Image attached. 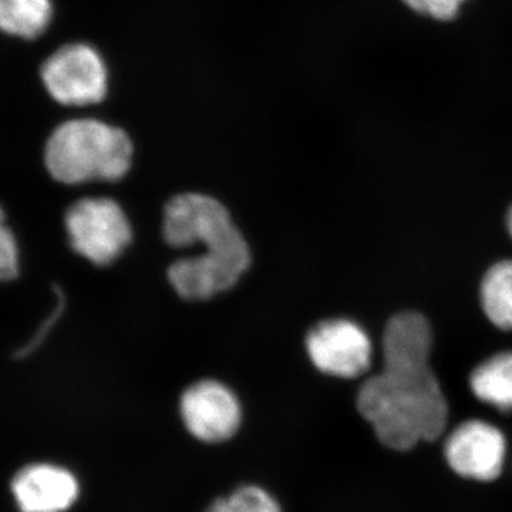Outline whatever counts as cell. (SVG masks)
Instances as JSON below:
<instances>
[{
	"label": "cell",
	"mask_w": 512,
	"mask_h": 512,
	"mask_svg": "<svg viewBox=\"0 0 512 512\" xmlns=\"http://www.w3.org/2000/svg\"><path fill=\"white\" fill-rule=\"evenodd\" d=\"M63 311V293L59 291V303H57V309L52 313L49 319L46 320L45 325L40 328L39 332L33 336V339L29 340L28 345L25 348H22L18 352L19 357H23L29 355L30 352H33L37 348V346L42 343V340L46 338L47 333H49V329L55 325L56 319L60 318V313Z\"/></svg>",
	"instance_id": "cell-18"
},
{
	"label": "cell",
	"mask_w": 512,
	"mask_h": 512,
	"mask_svg": "<svg viewBox=\"0 0 512 512\" xmlns=\"http://www.w3.org/2000/svg\"><path fill=\"white\" fill-rule=\"evenodd\" d=\"M251 261V248L244 241L234 247L178 259L168 268L167 278L174 292L185 301H208L238 285Z\"/></svg>",
	"instance_id": "cell-6"
},
{
	"label": "cell",
	"mask_w": 512,
	"mask_h": 512,
	"mask_svg": "<svg viewBox=\"0 0 512 512\" xmlns=\"http://www.w3.org/2000/svg\"><path fill=\"white\" fill-rule=\"evenodd\" d=\"M507 227H508V231H510V234L512 237V207H511L510 212H508Z\"/></svg>",
	"instance_id": "cell-19"
},
{
	"label": "cell",
	"mask_w": 512,
	"mask_h": 512,
	"mask_svg": "<svg viewBox=\"0 0 512 512\" xmlns=\"http://www.w3.org/2000/svg\"><path fill=\"white\" fill-rule=\"evenodd\" d=\"M383 365H430L433 330L421 313L394 315L384 329Z\"/></svg>",
	"instance_id": "cell-11"
},
{
	"label": "cell",
	"mask_w": 512,
	"mask_h": 512,
	"mask_svg": "<svg viewBox=\"0 0 512 512\" xmlns=\"http://www.w3.org/2000/svg\"><path fill=\"white\" fill-rule=\"evenodd\" d=\"M185 430L205 444H221L237 436L242 424V406L227 384L204 379L191 384L180 399Z\"/></svg>",
	"instance_id": "cell-8"
},
{
	"label": "cell",
	"mask_w": 512,
	"mask_h": 512,
	"mask_svg": "<svg viewBox=\"0 0 512 512\" xmlns=\"http://www.w3.org/2000/svg\"><path fill=\"white\" fill-rule=\"evenodd\" d=\"M444 456L458 476L490 483L503 473L507 440L487 421H464L447 437Z\"/></svg>",
	"instance_id": "cell-9"
},
{
	"label": "cell",
	"mask_w": 512,
	"mask_h": 512,
	"mask_svg": "<svg viewBox=\"0 0 512 512\" xmlns=\"http://www.w3.org/2000/svg\"><path fill=\"white\" fill-rule=\"evenodd\" d=\"M64 222L70 247L93 265L114 264L133 241L127 212L111 198H83L74 202Z\"/></svg>",
	"instance_id": "cell-4"
},
{
	"label": "cell",
	"mask_w": 512,
	"mask_h": 512,
	"mask_svg": "<svg viewBox=\"0 0 512 512\" xmlns=\"http://www.w3.org/2000/svg\"><path fill=\"white\" fill-rule=\"evenodd\" d=\"M52 0H0V30L22 39L42 36L52 22Z\"/></svg>",
	"instance_id": "cell-13"
},
{
	"label": "cell",
	"mask_w": 512,
	"mask_h": 512,
	"mask_svg": "<svg viewBox=\"0 0 512 512\" xmlns=\"http://www.w3.org/2000/svg\"><path fill=\"white\" fill-rule=\"evenodd\" d=\"M470 387L474 396L500 412H512V352L488 357L473 370Z\"/></svg>",
	"instance_id": "cell-12"
},
{
	"label": "cell",
	"mask_w": 512,
	"mask_h": 512,
	"mask_svg": "<svg viewBox=\"0 0 512 512\" xmlns=\"http://www.w3.org/2000/svg\"><path fill=\"white\" fill-rule=\"evenodd\" d=\"M12 488L22 512H66L80 495L77 477L55 464L23 468L13 480Z\"/></svg>",
	"instance_id": "cell-10"
},
{
	"label": "cell",
	"mask_w": 512,
	"mask_h": 512,
	"mask_svg": "<svg viewBox=\"0 0 512 512\" xmlns=\"http://www.w3.org/2000/svg\"><path fill=\"white\" fill-rule=\"evenodd\" d=\"M414 15L448 23L456 20L463 12L468 0H400Z\"/></svg>",
	"instance_id": "cell-16"
},
{
	"label": "cell",
	"mask_w": 512,
	"mask_h": 512,
	"mask_svg": "<svg viewBox=\"0 0 512 512\" xmlns=\"http://www.w3.org/2000/svg\"><path fill=\"white\" fill-rule=\"evenodd\" d=\"M204 512H284L274 495L259 485H241L225 497L217 498Z\"/></svg>",
	"instance_id": "cell-15"
},
{
	"label": "cell",
	"mask_w": 512,
	"mask_h": 512,
	"mask_svg": "<svg viewBox=\"0 0 512 512\" xmlns=\"http://www.w3.org/2000/svg\"><path fill=\"white\" fill-rule=\"evenodd\" d=\"M52 99L63 106L100 103L109 92V70L100 53L86 43H72L47 57L40 70Z\"/></svg>",
	"instance_id": "cell-5"
},
{
	"label": "cell",
	"mask_w": 512,
	"mask_h": 512,
	"mask_svg": "<svg viewBox=\"0 0 512 512\" xmlns=\"http://www.w3.org/2000/svg\"><path fill=\"white\" fill-rule=\"evenodd\" d=\"M356 404L377 439L392 450H410L446 430V397L430 365L383 366L362 384Z\"/></svg>",
	"instance_id": "cell-1"
},
{
	"label": "cell",
	"mask_w": 512,
	"mask_h": 512,
	"mask_svg": "<svg viewBox=\"0 0 512 512\" xmlns=\"http://www.w3.org/2000/svg\"><path fill=\"white\" fill-rule=\"evenodd\" d=\"M133 160V141L126 131L96 119L66 121L46 143L47 171L67 185L123 180Z\"/></svg>",
	"instance_id": "cell-2"
},
{
	"label": "cell",
	"mask_w": 512,
	"mask_h": 512,
	"mask_svg": "<svg viewBox=\"0 0 512 512\" xmlns=\"http://www.w3.org/2000/svg\"><path fill=\"white\" fill-rule=\"evenodd\" d=\"M19 274V249L0 208V282L12 281Z\"/></svg>",
	"instance_id": "cell-17"
},
{
	"label": "cell",
	"mask_w": 512,
	"mask_h": 512,
	"mask_svg": "<svg viewBox=\"0 0 512 512\" xmlns=\"http://www.w3.org/2000/svg\"><path fill=\"white\" fill-rule=\"evenodd\" d=\"M163 237L171 248L202 247V251L245 241L228 208L217 198L200 192L175 195L165 204Z\"/></svg>",
	"instance_id": "cell-3"
},
{
	"label": "cell",
	"mask_w": 512,
	"mask_h": 512,
	"mask_svg": "<svg viewBox=\"0 0 512 512\" xmlns=\"http://www.w3.org/2000/svg\"><path fill=\"white\" fill-rule=\"evenodd\" d=\"M481 306L497 328L512 330V261L491 266L480 288Z\"/></svg>",
	"instance_id": "cell-14"
},
{
	"label": "cell",
	"mask_w": 512,
	"mask_h": 512,
	"mask_svg": "<svg viewBox=\"0 0 512 512\" xmlns=\"http://www.w3.org/2000/svg\"><path fill=\"white\" fill-rule=\"evenodd\" d=\"M305 343L312 365L323 375L355 379L372 365V340L350 319L323 320L309 330Z\"/></svg>",
	"instance_id": "cell-7"
}]
</instances>
